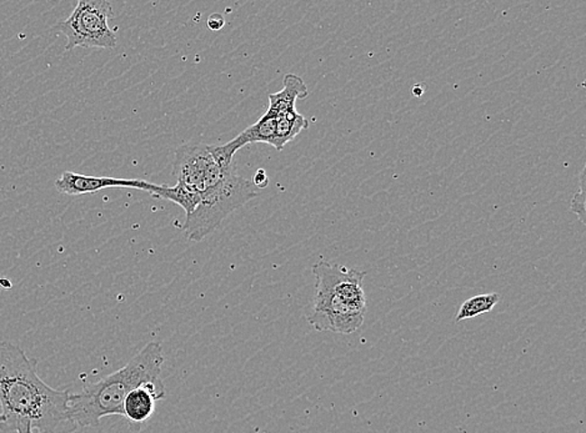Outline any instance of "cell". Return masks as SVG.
Here are the masks:
<instances>
[{
    "instance_id": "6da1fadb",
    "label": "cell",
    "mask_w": 586,
    "mask_h": 433,
    "mask_svg": "<svg viewBox=\"0 0 586 433\" xmlns=\"http://www.w3.org/2000/svg\"><path fill=\"white\" fill-rule=\"evenodd\" d=\"M38 361L0 340V406L3 423L15 431L29 423L37 433L76 431L70 416V391L55 390L39 377Z\"/></svg>"
},
{
    "instance_id": "7a4b0ae2",
    "label": "cell",
    "mask_w": 586,
    "mask_h": 433,
    "mask_svg": "<svg viewBox=\"0 0 586 433\" xmlns=\"http://www.w3.org/2000/svg\"><path fill=\"white\" fill-rule=\"evenodd\" d=\"M164 353L159 343L146 344L122 369L84 387L70 397V416L74 428H97L103 419L123 416V405L133 390L146 383L163 382Z\"/></svg>"
},
{
    "instance_id": "3957f363",
    "label": "cell",
    "mask_w": 586,
    "mask_h": 433,
    "mask_svg": "<svg viewBox=\"0 0 586 433\" xmlns=\"http://www.w3.org/2000/svg\"><path fill=\"white\" fill-rule=\"evenodd\" d=\"M317 279L314 306L308 316L317 331L349 335L359 330L367 314L363 280L367 272L321 260L312 266Z\"/></svg>"
},
{
    "instance_id": "277c9868",
    "label": "cell",
    "mask_w": 586,
    "mask_h": 433,
    "mask_svg": "<svg viewBox=\"0 0 586 433\" xmlns=\"http://www.w3.org/2000/svg\"><path fill=\"white\" fill-rule=\"evenodd\" d=\"M258 197L252 181L237 175V168L210 190L201 194L200 204L187 215L183 231L189 240L201 241L209 235L233 211Z\"/></svg>"
},
{
    "instance_id": "5b68a950",
    "label": "cell",
    "mask_w": 586,
    "mask_h": 433,
    "mask_svg": "<svg viewBox=\"0 0 586 433\" xmlns=\"http://www.w3.org/2000/svg\"><path fill=\"white\" fill-rule=\"evenodd\" d=\"M112 15L113 6L107 0H79L70 18L58 24L67 37L65 51L77 47L116 48V35L108 24Z\"/></svg>"
},
{
    "instance_id": "8992f818",
    "label": "cell",
    "mask_w": 586,
    "mask_h": 433,
    "mask_svg": "<svg viewBox=\"0 0 586 433\" xmlns=\"http://www.w3.org/2000/svg\"><path fill=\"white\" fill-rule=\"evenodd\" d=\"M236 168L237 164L230 168L218 164L211 155L210 145L191 142L175 150L172 174L177 182L201 195L217 187Z\"/></svg>"
},
{
    "instance_id": "52a82bcc",
    "label": "cell",
    "mask_w": 586,
    "mask_h": 433,
    "mask_svg": "<svg viewBox=\"0 0 586 433\" xmlns=\"http://www.w3.org/2000/svg\"><path fill=\"white\" fill-rule=\"evenodd\" d=\"M109 188H129L136 190L146 191L154 197L159 190V185L140 180V179H116L108 177H88V175L76 174V172L64 171L55 180V189L61 194L84 195L98 193Z\"/></svg>"
},
{
    "instance_id": "ba28073f",
    "label": "cell",
    "mask_w": 586,
    "mask_h": 433,
    "mask_svg": "<svg viewBox=\"0 0 586 433\" xmlns=\"http://www.w3.org/2000/svg\"><path fill=\"white\" fill-rule=\"evenodd\" d=\"M167 390L164 382L146 383L133 390L123 405V418L132 423H144L155 411L156 401L165 399Z\"/></svg>"
},
{
    "instance_id": "9c48e42d",
    "label": "cell",
    "mask_w": 586,
    "mask_h": 433,
    "mask_svg": "<svg viewBox=\"0 0 586 433\" xmlns=\"http://www.w3.org/2000/svg\"><path fill=\"white\" fill-rule=\"evenodd\" d=\"M308 96V88L302 78L295 74H286L283 89L278 93L270 94L266 113L278 118L282 114L295 110L296 100L305 99Z\"/></svg>"
},
{
    "instance_id": "30bf717a",
    "label": "cell",
    "mask_w": 586,
    "mask_h": 433,
    "mask_svg": "<svg viewBox=\"0 0 586 433\" xmlns=\"http://www.w3.org/2000/svg\"><path fill=\"white\" fill-rule=\"evenodd\" d=\"M308 120L296 110L282 114L276 118L275 135L272 146L280 152L289 142L301 134L302 130L308 129Z\"/></svg>"
},
{
    "instance_id": "8fae6325",
    "label": "cell",
    "mask_w": 586,
    "mask_h": 433,
    "mask_svg": "<svg viewBox=\"0 0 586 433\" xmlns=\"http://www.w3.org/2000/svg\"><path fill=\"white\" fill-rule=\"evenodd\" d=\"M275 116L265 113L258 122L250 125L249 128L240 133L236 139H233V142L236 143L239 149L247 144H253V143H265V144L272 145L275 135Z\"/></svg>"
},
{
    "instance_id": "7c38bea8",
    "label": "cell",
    "mask_w": 586,
    "mask_h": 433,
    "mask_svg": "<svg viewBox=\"0 0 586 433\" xmlns=\"http://www.w3.org/2000/svg\"><path fill=\"white\" fill-rule=\"evenodd\" d=\"M154 198H164V200L172 201V203L178 204L179 207H183V210H185V214L187 215L193 213L201 201V195L198 193V191L185 187V185L181 184V182H177V185L172 188L167 187V185H163V187L159 188V190L156 191Z\"/></svg>"
},
{
    "instance_id": "4fadbf2b",
    "label": "cell",
    "mask_w": 586,
    "mask_h": 433,
    "mask_svg": "<svg viewBox=\"0 0 586 433\" xmlns=\"http://www.w3.org/2000/svg\"><path fill=\"white\" fill-rule=\"evenodd\" d=\"M499 299L500 295L497 294V292L478 295L474 296V298L468 299L460 306V309H459L455 321L471 320V318H477V316L487 314V312L493 310L494 306L499 302Z\"/></svg>"
},
{
    "instance_id": "5bb4252c",
    "label": "cell",
    "mask_w": 586,
    "mask_h": 433,
    "mask_svg": "<svg viewBox=\"0 0 586 433\" xmlns=\"http://www.w3.org/2000/svg\"><path fill=\"white\" fill-rule=\"evenodd\" d=\"M585 169H582L581 175V185H579V191L574 195L572 200V211L576 214L579 220L585 224Z\"/></svg>"
},
{
    "instance_id": "9a60e30c",
    "label": "cell",
    "mask_w": 586,
    "mask_h": 433,
    "mask_svg": "<svg viewBox=\"0 0 586 433\" xmlns=\"http://www.w3.org/2000/svg\"><path fill=\"white\" fill-rule=\"evenodd\" d=\"M224 25H226V21H224V16L219 14V13H213V14L209 15V18H208V28H209L210 31H220Z\"/></svg>"
},
{
    "instance_id": "2e32d148",
    "label": "cell",
    "mask_w": 586,
    "mask_h": 433,
    "mask_svg": "<svg viewBox=\"0 0 586 433\" xmlns=\"http://www.w3.org/2000/svg\"><path fill=\"white\" fill-rule=\"evenodd\" d=\"M252 184L254 185V188L256 189H265L268 187L269 178L268 175H266L265 170H263V169L256 170V174H254Z\"/></svg>"
},
{
    "instance_id": "e0dca14e",
    "label": "cell",
    "mask_w": 586,
    "mask_h": 433,
    "mask_svg": "<svg viewBox=\"0 0 586 433\" xmlns=\"http://www.w3.org/2000/svg\"><path fill=\"white\" fill-rule=\"evenodd\" d=\"M15 431L18 433H35L29 423H22L16 428Z\"/></svg>"
},
{
    "instance_id": "ac0fdd59",
    "label": "cell",
    "mask_w": 586,
    "mask_h": 433,
    "mask_svg": "<svg viewBox=\"0 0 586 433\" xmlns=\"http://www.w3.org/2000/svg\"><path fill=\"white\" fill-rule=\"evenodd\" d=\"M0 423H3L2 406H0Z\"/></svg>"
}]
</instances>
